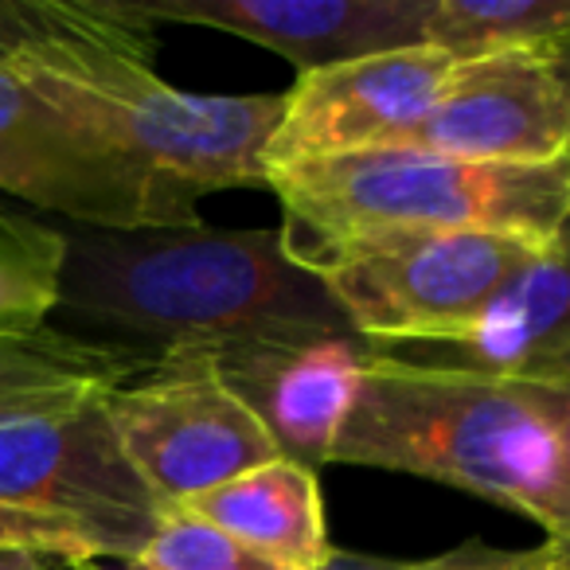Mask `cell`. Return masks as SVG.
Wrapping results in <instances>:
<instances>
[{
    "mask_svg": "<svg viewBox=\"0 0 570 570\" xmlns=\"http://www.w3.org/2000/svg\"><path fill=\"white\" fill-rule=\"evenodd\" d=\"M56 313L95 341L165 356L173 348H302L360 336L282 227H63Z\"/></svg>",
    "mask_w": 570,
    "mask_h": 570,
    "instance_id": "6da1fadb",
    "label": "cell"
},
{
    "mask_svg": "<svg viewBox=\"0 0 570 570\" xmlns=\"http://www.w3.org/2000/svg\"><path fill=\"white\" fill-rule=\"evenodd\" d=\"M153 59L157 24L137 0H75L71 28L12 67L110 145L173 227H199L204 196L266 188V145L285 95H191L160 79Z\"/></svg>",
    "mask_w": 570,
    "mask_h": 570,
    "instance_id": "7a4b0ae2",
    "label": "cell"
},
{
    "mask_svg": "<svg viewBox=\"0 0 570 570\" xmlns=\"http://www.w3.org/2000/svg\"><path fill=\"white\" fill-rule=\"evenodd\" d=\"M328 465L450 484L570 539L559 430L523 380L411 364L372 344Z\"/></svg>",
    "mask_w": 570,
    "mask_h": 570,
    "instance_id": "3957f363",
    "label": "cell"
},
{
    "mask_svg": "<svg viewBox=\"0 0 570 570\" xmlns=\"http://www.w3.org/2000/svg\"><path fill=\"white\" fill-rule=\"evenodd\" d=\"M266 188L289 258L372 230H492L547 246L570 215V157L481 165L391 145L269 168Z\"/></svg>",
    "mask_w": 570,
    "mask_h": 570,
    "instance_id": "277c9868",
    "label": "cell"
},
{
    "mask_svg": "<svg viewBox=\"0 0 570 570\" xmlns=\"http://www.w3.org/2000/svg\"><path fill=\"white\" fill-rule=\"evenodd\" d=\"M539 246L492 230H372L302 254L375 348L461 336Z\"/></svg>",
    "mask_w": 570,
    "mask_h": 570,
    "instance_id": "5b68a950",
    "label": "cell"
},
{
    "mask_svg": "<svg viewBox=\"0 0 570 570\" xmlns=\"http://www.w3.org/2000/svg\"><path fill=\"white\" fill-rule=\"evenodd\" d=\"M106 414L165 512L282 458L266 426L227 387L212 348L157 356L149 372L106 395Z\"/></svg>",
    "mask_w": 570,
    "mask_h": 570,
    "instance_id": "8992f818",
    "label": "cell"
},
{
    "mask_svg": "<svg viewBox=\"0 0 570 570\" xmlns=\"http://www.w3.org/2000/svg\"><path fill=\"white\" fill-rule=\"evenodd\" d=\"M0 504L71 523L102 559H141L168 515L129 465L106 395L0 414Z\"/></svg>",
    "mask_w": 570,
    "mask_h": 570,
    "instance_id": "52a82bcc",
    "label": "cell"
},
{
    "mask_svg": "<svg viewBox=\"0 0 570 570\" xmlns=\"http://www.w3.org/2000/svg\"><path fill=\"white\" fill-rule=\"evenodd\" d=\"M0 191L75 227H173L149 184L17 67H0Z\"/></svg>",
    "mask_w": 570,
    "mask_h": 570,
    "instance_id": "ba28073f",
    "label": "cell"
},
{
    "mask_svg": "<svg viewBox=\"0 0 570 570\" xmlns=\"http://www.w3.org/2000/svg\"><path fill=\"white\" fill-rule=\"evenodd\" d=\"M453 63L450 51L419 43L302 75L285 90L282 121L266 145V173L403 145L430 114Z\"/></svg>",
    "mask_w": 570,
    "mask_h": 570,
    "instance_id": "9c48e42d",
    "label": "cell"
},
{
    "mask_svg": "<svg viewBox=\"0 0 570 570\" xmlns=\"http://www.w3.org/2000/svg\"><path fill=\"white\" fill-rule=\"evenodd\" d=\"M406 149L481 165H547L570 149V114L551 63L535 48L458 59Z\"/></svg>",
    "mask_w": 570,
    "mask_h": 570,
    "instance_id": "30bf717a",
    "label": "cell"
},
{
    "mask_svg": "<svg viewBox=\"0 0 570 570\" xmlns=\"http://www.w3.org/2000/svg\"><path fill=\"white\" fill-rule=\"evenodd\" d=\"M153 24H196L289 59L297 79L321 67L426 43L430 0H137Z\"/></svg>",
    "mask_w": 570,
    "mask_h": 570,
    "instance_id": "8fae6325",
    "label": "cell"
},
{
    "mask_svg": "<svg viewBox=\"0 0 570 570\" xmlns=\"http://www.w3.org/2000/svg\"><path fill=\"white\" fill-rule=\"evenodd\" d=\"M372 341H325L302 348H246L215 352L227 387L250 406L254 419L274 438L285 461L305 469H325L336 434L356 403Z\"/></svg>",
    "mask_w": 570,
    "mask_h": 570,
    "instance_id": "7c38bea8",
    "label": "cell"
},
{
    "mask_svg": "<svg viewBox=\"0 0 570 570\" xmlns=\"http://www.w3.org/2000/svg\"><path fill=\"white\" fill-rule=\"evenodd\" d=\"M570 348V215L559 235L497 294V302L461 336L438 344L375 348L430 367H458L515 380Z\"/></svg>",
    "mask_w": 570,
    "mask_h": 570,
    "instance_id": "4fadbf2b",
    "label": "cell"
},
{
    "mask_svg": "<svg viewBox=\"0 0 570 570\" xmlns=\"http://www.w3.org/2000/svg\"><path fill=\"white\" fill-rule=\"evenodd\" d=\"M176 512H188L227 531L230 539L254 547L289 570H328V559L336 551L328 539L317 473L285 458L250 469V473L188 500Z\"/></svg>",
    "mask_w": 570,
    "mask_h": 570,
    "instance_id": "5bb4252c",
    "label": "cell"
},
{
    "mask_svg": "<svg viewBox=\"0 0 570 570\" xmlns=\"http://www.w3.org/2000/svg\"><path fill=\"white\" fill-rule=\"evenodd\" d=\"M157 364L153 356L95 336L40 328L32 336L0 341V414L48 411L110 395Z\"/></svg>",
    "mask_w": 570,
    "mask_h": 570,
    "instance_id": "9a60e30c",
    "label": "cell"
},
{
    "mask_svg": "<svg viewBox=\"0 0 570 570\" xmlns=\"http://www.w3.org/2000/svg\"><path fill=\"white\" fill-rule=\"evenodd\" d=\"M570 32V0H430L426 43L453 59L547 48Z\"/></svg>",
    "mask_w": 570,
    "mask_h": 570,
    "instance_id": "2e32d148",
    "label": "cell"
},
{
    "mask_svg": "<svg viewBox=\"0 0 570 570\" xmlns=\"http://www.w3.org/2000/svg\"><path fill=\"white\" fill-rule=\"evenodd\" d=\"M63 262V227L0 212V341L48 328L59 305Z\"/></svg>",
    "mask_w": 570,
    "mask_h": 570,
    "instance_id": "e0dca14e",
    "label": "cell"
},
{
    "mask_svg": "<svg viewBox=\"0 0 570 570\" xmlns=\"http://www.w3.org/2000/svg\"><path fill=\"white\" fill-rule=\"evenodd\" d=\"M141 559L157 570H289L188 512H168Z\"/></svg>",
    "mask_w": 570,
    "mask_h": 570,
    "instance_id": "ac0fdd59",
    "label": "cell"
},
{
    "mask_svg": "<svg viewBox=\"0 0 570 570\" xmlns=\"http://www.w3.org/2000/svg\"><path fill=\"white\" fill-rule=\"evenodd\" d=\"M9 547L40 551V554L63 562V567H71V570L102 559V551H98V547L90 543L79 528H71V523L48 520V515L20 512V508L0 504V551H9Z\"/></svg>",
    "mask_w": 570,
    "mask_h": 570,
    "instance_id": "d6986e66",
    "label": "cell"
},
{
    "mask_svg": "<svg viewBox=\"0 0 570 570\" xmlns=\"http://www.w3.org/2000/svg\"><path fill=\"white\" fill-rule=\"evenodd\" d=\"M75 0H0V67L71 28Z\"/></svg>",
    "mask_w": 570,
    "mask_h": 570,
    "instance_id": "ffe728a7",
    "label": "cell"
},
{
    "mask_svg": "<svg viewBox=\"0 0 570 570\" xmlns=\"http://www.w3.org/2000/svg\"><path fill=\"white\" fill-rule=\"evenodd\" d=\"M512 559L515 551L489 547L481 539H465L453 551L430 554V559H383V554H364V551H333L328 570H508Z\"/></svg>",
    "mask_w": 570,
    "mask_h": 570,
    "instance_id": "44dd1931",
    "label": "cell"
},
{
    "mask_svg": "<svg viewBox=\"0 0 570 570\" xmlns=\"http://www.w3.org/2000/svg\"><path fill=\"white\" fill-rule=\"evenodd\" d=\"M515 380L528 383V387L539 395V403H543V411L551 414L554 430H559V442H562L567 489H570V348L559 352V356H551V360H543V364H535L531 372L515 375ZM554 543L570 547V539H554Z\"/></svg>",
    "mask_w": 570,
    "mask_h": 570,
    "instance_id": "7402d4cb",
    "label": "cell"
},
{
    "mask_svg": "<svg viewBox=\"0 0 570 570\" xmlns=\"http://www.w3.org/2000/svg\"><path fill=\"white\" fill-rule=\"evenodd\" d=\"M508 570H570V547L554 543V539H543L539 547L515 551V559Z\"/></svg>",
    "mask_w": 570,
    "mask_h": 570,
    "instance_id": "603a6c76",
    "label": "cell"
},
{
    "mask_svg": "<svg viewBox=\"0 0 570 570\" xmlns=\"http://www.w3.org/2000/svg\"><path fill=\"white\" fill-rule=\"evenodd\" d=\"M539 51H543V59L551 63L554 79H559V87H562V98H567V114H570V32L554 36V40ZM567 157H570V149H567Z\"/></svg>",
    "mask_w": 570,
    "mask_h": 570,
    "instance_id": "cb8c5ba5",
    "label": "cell"
},
{
    "mask_svg": "<svg viewBox=\"0 0 570 570\" xmlns=\"http://www.w3.org/2000/svg\"><path fill=\"white\" fill-rule=\"evenodd\" d=\"M56 559L40 551H24V547H9V551H0V570H56L51 567Z\"/></svg>",
    "mask_w": 570,
    "mask_h": 570,
    "instance_id": "d4e9b609",
    "label": "cell"
},
{
    "mask_svg": "<svg viewBox=\"0 0 570 570\" xmlns=\"http://www.w3.org/2000/svg\"><path fill=\"white\" fill-rule=\"evenodd\" d=\"M79 570H157V567H149L145 559H95Z\"/></svg>",
    "mask_w": 570,
    "mask_h": 570,
    "instance_id": "484cf974",
    "label": "cell"
}]
</instances>
